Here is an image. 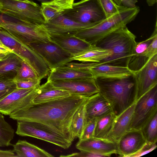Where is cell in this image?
<instances>
[{"label":"cell","mask_w":157,"mask_h":157,"mask_svg":"<svg viewBox=\"0 0 157 157\" xmlns=\"http://www.w3.org/2000/svg\"><path fill=\"white\" fill-rule=\"evenodd\" d=\"M88 97L71 94L46 102H32L9 116L16 121L31 122L72 142L76 138L71 128L73 117Z\"/></svg>","instance_id":"cell-1"},{"label":"cell","mask_w":157,"mask_h":157,"mask_svg":"<svg viewBox=\"0 0 157 157\" xmlns=\"http://www.w3.org/2000/svg\"><path fill=\"white\" fill-rule=\"evenodd\" d=\"M94 79L99 93L108 102L116 117L136 101L137 85L134 73L122 77H98Z\"/></svg>","instance_id":"cell-2"},{"label":"cell","mask_w":157,"mask_h":157,"mask_svg":"<svg viewBox=\"0 0 157 157\" xmlns=\"http://www.w3.org/2000/svg\"><path fill=\"white\" fill-rule=\"evenodd\" d=\"M136 38L126 26L108 34L95 45L111 51L112 54L98 63L128 67L137 43Z\"/></svg>","instance_id":"cell-3"},{"label":"cell","mask_w":157,"mask_h":157,"mask_svg":"<svg viewBox=\"0 0 157 157\" xmlns=\"http://www.w3.org/2000/svg\"><path fill=\"white\" fill-rule=\"evenodd\" d=\"M140 10L136 6L133 8H125L116 14L106 18L98 24L82 29L74 34L91 45H94L105 36L133 21Z\"/></svg>","instance_id":"cell-4"},{"label":"cell","mask_w":157,"mask_h":157,"mask_svg":"<svg viewBox=\"0 0 157 157\" xmlns=\"http://www.w3.org/2000/svg\"><path fill=\"white\" fill-rule=\"evenodd\" d=\"M0 27L21 42L29 45L38 42H52L44 24H29L5 18L2 15Z\"/></svg>","instance_id":"cell-5"},{"label":"cell","mask_w":157,"mask_h":157,"mask_svg":"<svg viewBox=\"0 0 157 157\" xmlns=\"http://www.w3.org/2000/svg\"><path fill=\"white\" fill-rule=\"evenodd\" d=\"M0 13L16 20L29 23L44 24L41 6L29 0H0Z\"/></svg>","instance_id":"cell-6"},{"label":"cell","mask_w":157,"mask_h":157,"mask_svg":"<svg viewBox=\"0 0 157 157\" xmlns=\"http://www.w3.org/2000/svg\"><path fill=\"white\" fill-rule=\"evenodd\" d=\"M67 17L92 27L107 18L98 0H82L63 12Z\"/></svg>","instance_id":"cell-7"},{"label":"cell","mask_w":157,"mask_h":157,"mask_svg":"<svg viewBox=\"0 0 157 157\" xmlns=\"http://www.w3.org/2000/svg\"><path fill=\"white\" fill-rule=\"evenodd\" d=\"M157 112V84L136 101L128 131L141 130Z\"/></svg>","instance_id":"cell-8"},{"label":"cell","mask_w":157,"mask_h":157,"mask_svg":"<svg viewBox=\"0 0 157 157\" xmlns=\"http://www.w3.org/2000/svg\"><path fill=\"white\" fill-rule=\"evenodd\" d=\"M16 133L22 136H30L53 144L64 149L68 148L72 142L62 136L41 128L31 122L17 121Z\"/></svg>","instance_id":"cell-9"},{"label":"cell","mask_w":157,"mask_h":157,"mask_svg":"<svg viewBox=\"0 0 157 157\" xmlns=\"http://www.w3.org/2000/svg\"><path fill=\"white\" fill-rule=\"evenodd\" d=\"M29 45L43 59L50 70L72 61V56L52 41L36 42Z\"/></svg>","instance_id":"cell-10"},{"label":"cell","mask_w":157,"mask_h":157,"mask_svg":"<svg viewBox=\"0 0 157 157\" xmlns=\"http://www.w3.org/2000/svg\"><path fill=\"white\" fill-rule=\"evenodd\" d=\"M50 82L55 87L67 91L71 94L89 97L99 91L93 77L58 80Z\"/></svg>","instance_id":"cell-11"},{"label":"cell","mask_w":157,"mask_h":157,"mask_svg":"<svg viewBox=\"0 0 157 157\" xmlns=\"http://www.w3.org/2000/svg\"><path fill=\"white\" fill-rule=\"evenodd\" d=\"M38 88H17L0 101V113L9 115L25 107L32 102L37 93Z\"/></svg>","instance_id":"cell-12"},{"label":"cell","mask_w":157,"mask_h":157,"mask_svg":"<svg viewBox=\"0 0 157 157\" xmlns=\"http://www.w3.org/2000/svg\"><path fill=\"white\" fill-rule=\"evenodd\" d=\"M134 73L137 85V100L157 84V54L153 56L140 69Z\"/></svg>","instance_id":"cell-13"},{"label":"cell","mask_w":157,"mask_h":157,"mask_svg":"<svg viewBox=\"0 0 157 157\" xmlns=\"http://www.w3.org/2000/svg\"><path fill=\"white\" fill-rule=\"evenodd\" d=\"M75 147L80 151L92 152L102 155L104 157L110 156L113 154L119 155L117 143L107 139L93 137L80 139Z\"/></svg>","instance_id":"cell-14"},{"label":"cell","mask_w":157,"mask_h":157,"mask_svg":"<svg viewBox=\"0 0 157 157\" xmlns=\"http://www.w3.org/2000/svg\"><path fill=\"white\" fill-rule=\"evenodd\" d=\"M146 142L141 130L127 131L117 142L120 156L130 157L140 150Z\"/></svg>","instance_id":"cell-15"},{"label":"cell","mask_w":157,"mask_h":157,"mask_svg":"<svg viewBox=\"0 0 157 157\" xmlns=\"http://www.w3.org/2000/svg\"><path fill=\"white\" fill-rule=\"evenodd\" d=\"M50 34H74L82 29L91 27L72 20L65 16L63 13L49 22L44 24Z\"/></svg>","instance_id":"cell-16"},{"label":"cell","mask_w":157,"mask_h":157,"mask_svg":"<svg viewBox=\"0 0 157 157\" xmlns=\"http://www.w3.org/2000/svg\"><path fill=\"white\" fill-rule=\"evenodd\" d=\"M52 41L56 43L72 56L89 48L92 45L72 34H50Z\"/></svg>","instance_id":"cell-17"},{"label":"cell","mask_w":157,"mask_h":157,"mask_svg":"<svg viewBox=\"0 0 157 157\" xmlns=\"http://www.w3.org/2000/svg\"><path fill=\"white\" fill-rule=\"evenodd\" d=\"M85 105L86 122L112 113L109 103L99 92L88 97Z\"/></svg>","instance_id":"cell-18"},{"label":"cell","mask_w":157,"mask_h":157,"mask_svg":"<svg viewBox=\"0 0 157 157\" xmlns=\"http://www.w3.org/2000/svg\"><path fill=\"white\" fill-rule=\"evenodd\" d=\"M136 102L116 117L112 128L106 139L117 142L121 137L128 131Z\"/></svg>","instance_id":"cell-19"},{"label":"cell","mask_w":157,"mask_h":157,"mask_svg":"<svg viewBox=\"0 0 157 157\" xmlns=\"http://www.w3.org/2000/svg\"><path fill=\"white\" fill-rule=\"evenodd\" d=\"M88 70L95 79L98 77L119 78L125 77L134 73L128 67L98 62L90 67Z\"/></svg>","instance_id":"cell-20"},{"label":"cell","mask_w":157,"mask_h":157,"mask_svg":"<svg viewBox=\"0 0 157 157\" xmlns=\"http://www.w3.org/2000/svg\"><path fill=\"white\" fill-rule=\"evenodd\" d=\"M71 95L68 92L54 87L47 81L37 89L36 94L32 100L33 104L39 103L68 97Z\"/></svg>","instance_id":"cell-21"},{"label":"cell","mask_w":157,"mask_h":157,"mask_svg":"<svg viewBox=\"0 0 157 157\" xmlns=\"http://www.w3.org/2000/svg\"><path fill=\"white\" fill-rule=\"evenodd\" d=\"M87 77L93 78L89 70L71 68L63 66L51 69L47 81L52 82L58 80Z\"/></svg>","instance_id":"cell-22"},{"label":"cell","mask_w":157,"mask_h":157,"mask_svg":"<svg viewBox=\"0 0 157 157\" xmlns=\"http://www.w3.org/2000/svg\"><path fill=\"white\" fill-rule=\"evenodd\" d=\"M112 52L94 45H92L88 49L72 56V61L77 60L82 63L99 62L110 56Z\"/></svg>","instance_id":"cell-23"},{"label":"cell","mask_w":157,"mask_h":157,"mask_svg":"<svg viewBox=\"0 0 157 157\" xmlns=\"http://www.w3.org/2000/svg\"><path fill=\"white\" fill-rule=\"evenodd\" d=\"M13 147V151L18 157H52L54 156L25 140H19Z\"/></svg>","instance_id":"cell-24"},{"label":"cell","mask_w":157,"mask_h":157,"mask_svg":"<svg viewBox=\"0 0 157 157\" xmlns=\"http://www.w3.org/2000/svg\"><path fill=\"white\" fill-rule=\"evenodd\" d=\"M23 60L14 52L6 54L0 60V76L13 78Z\"/></svg>","instance_id":"cell-25"},{"label":"cell","mask_w":157,"mask_h":157,"mask_svg":"<svg viewBox=\"0 0 157 157\" xmlns=\"http://www.w3.org/2000/svg\"><path fill=\"white\" fill-rule=\"evenodd\" d=\"M116 116L111 113L97 119L94 137L106 139L113 126Z\"/></svg>","instance_id":"cell-26"},{"label":"cell","mask_w":157,"mask_h":157,"mask_svg":"<svg viewBox=\"0 0 157 157\" xmlns=\"http://www.w3.org/2000/svg\"><path fill=\"white\" fill-rule=\"evenodd\" d=\"M85 102L75 112L71 122L72 131L76 137H78L79 139L81 136L86 122L85 105Z\"/></svg>","instance_id":"cell-27"},{"label":"cell","mask_w":157,"mask_h":157,"mask_svg":"<svg viewBox=\"0 0 157 157\" xmlns=\"http://www.w3.org/2000/svg\"><path fill=\"white\" fill-rule=\"evenodd\" d=\"M14 132V129L0 113V147L11 145V141L13 139Z\"/></svg>","instance_id":"cell-28"},{"label":"cell","mask_w":157,"mask_h":157,"mask_svg":"<svg viewBox=\"0 0 157 157\" xmlns=\"http://www.w3.org/2000/svg\"><path fill=\"white\" fill-rule=\"evenodd\" d=\"M146 141L153 143L157 141V112L140 130Z\"/></svg>","instance_id":"cell-29"},{"label":"cell","mask_w":157,"mask_h":157,"mask_svg":"<svg viewBox=\"0 0 157 157\" xmlns=\"http://www.w3.org/2000/svg\"><path fill=\"white\" fill-rule=\"evenodd\" d=\"M13 79L15 82L40 79L36 72L23 61Z\"/></svg>","instance_id":"cell-30"},{"label":"cell","mask_w":157,"mask_h":157,"mask_svg":"<svg viewBox=\"0 0 157 157\" xmlns=\"http://www.w3.org/2000/svg\"><path fill=\"white\" fill-rule=\"evenodd\" d=\"M17 89L13 78L0 76V101Z\"/></svg>","instance_id":"cell-31"},{"label":"cell","mask_w":157,"mask_h":157,"mask_svg":"<svg viewBox=\"0 0 157 157\" xmlns=\"http://www.w3.org/2000/svg\"><path fill=\"white\" fill-rule=\"evenodd\" d=\"M41 6L44 23H47L56 17L62 14L64 12L45 3H41Z\"/></svg>","instance_id":"cell-32"},{"label":"cell","mask_w":157,"mask_h":157,"mask_svg":"<svg viewBox=\"0 0 157 157\" xmlns=\"http://www.w3.org/2000/svg\"><path fill=\"white\" fill-rule=\"evenodd\" d=\"M107 18L126 8L117 5L113 0H98Z\"/></svg>","instance_id":"cell-33"},{"label":"cell","mask_w":157,"mask_h":157,"mask_svg":"<svg viewBox=\"0 0 157 157\" xmlns=\"http://www.w3.org/2000/svg\"><path fill=\"white\" fill-rule=\"evenodd\" d=\"M97 119L94 118L86 122L79 140L86 139L94 137Z\"/></svg>","instance_id":"cell-34"},{"label":"cell","mask_w":157,"mask_h":157,"mask_svg":"<svg viewBox=\"0 0 157 157\" xmlns=\"http://www.w3.org/2000/svg\"><path fill=\"white\" fill-rule=\"evenodd\" d=\"M74 0H52L45 2L63 11L72 8Z\"/></svg>","instance_id":"cell-35"},{"label":"cell","mask_w":157,"mask_h":157,"mask_svg":"<svg viewBox=\"0 0 157 157\" xmlns=\"http://www.w3.org/2000/svg\"><path fill=\"white\" fill-rule=\"evenodd\" d=\"M15 82L17 89H35L40 86L41 80L38 79Z\"/></svg>","instance_id":"cell-36"},{"label":"cell","mask_w":157,"mask_h":157,"mask_svg":"<svg viewBox=\"0 0 157 157\" xmlns=\"http://www.w3.org/2000/svg\"><path fill=\"white\" fill-rule=\"evenodd\" d=\"M157 147L156 143H153L146 142L144 146L136 153L130 157H140L147 154L155 149Z\"/></svg>","instance_id":"cell-37"},{"label":"cell","mask_w":157,"mask_h":157,"mask_svg":"<svg viewBox=\"0 0 157 157\" xmlns=\"http://www.w3.org/2000/svg\"><path fill=\"white\" fill-rule=\"evenodd\" d=\"M144 53L149 58L157 54V36H155L152 42L144 52Z\"/></svg>","instance_id":"cell-38"},{"label":"cell","mask_w":157,"mask_h":157,"mask_svg":"<svg viewBox=\"0 0 157 157\" xmlns=\"http://www.w3.org/2000/svg\"><path fill=\"white\" fill-rule=\"evenodd\" d=\"M79 152L67 155H61L64 157H104L102 155L87 151H81Z\"/></svg>","instance_id":"cell-39"},{"label":"cell","mask_w":157,"mask_h":157,"mask_svg":"<svg viewBox=\"0 0 157 157\" xmlns=\"http://www.w3.org/2000/svg\"><path fill=\"white\" fill-rule=\"evenodd\" d=\"M13 150H2L0 149V157H16Z\"/></svg>","instance_id":"cell-40"},{"label":"cell","mask_w":157,"mask_h":157,"mask_svg":"<svg viewBox=\"0 0 157 157\" xmlns=\"http://www.w3.org/2000/svg\"><path fill=\"white\" fill-rule=\"evenodd\" d=\"M13 52L3 44H0V54L6 55Z\"/></svg>","instance_id":"cell-41"},{"label":"cell","mask_w":157,"mask_h":157,"mask_svg":"<svg viewBox=\"0 0 157 157\" xmlns=\"http://www.w3.org/2000/svg\"><path fill=\"white\" fill-rule=\"evenodd\" d=\"M149 6H152L155 5L157 2V0H145Z\"/></svg>","instance_id":"cell-42"},{"label":"cell","mask_w":157,"mask_h":157,"mask_svg":"<svg viewBox=\"0 0 157 157\" xmlns=\"http://www.w3.org/2000/svg\"><path fill=\"white\" fill-rule=\"evenodd\" d=\"M39 2H41V3H45L49 2L51 1L52 0H36Z\"/></svg>","instance_id":"cell-43"},{"label":"cell","mask_w":157,"mask_h":157,"mask_svg":"<svg viewBox=\"0 0 157 157\" xmlns=\"http://www.w3.org/2000/svg\"><path fill=\"white\" fill-rule=\"evenodd\" d=\"M5 55L0 54V60H1L3 57L5 56Z\"/></svg>","instance_id":"cell-44"},{"label":"cell","mask_w":157,"mask_h":157,"mask_svg":"<svg viewBox=\"0 0 157 157\" xmlns=\"http://www.w3.org/2000/svg\"><path fill=\"white\" fill-rule=\"evenodd\" d=\"M18 0V1H25V2H27L29 1V0Z\"/></svg>","instance_id":"cell-45"},{"label":"cell","mask_w":157,"mask_h":157,"mask_svg":"<svg viewBox=\"0 0 157 157\" xmlns=\"http://www.w3.org/2000/svg\"><path fill=\"white\" fill-rule=\"evenodd\" d=\"M1 18H2V15H0V22H1Z\"/></svg>","instance_id":"cell-46"},{"label":"cell","mask_w":157,"mask_h":157,"mask_svg":"<svg viewBox=\"0 0 157 157\" xmlns=\"http://www.w3.org/2000/svg\"><path fill=\"white\" fill-rule=\"evenodd\" d=\"M0 44H3L0 40Z\"/></svg>","instance_id":"cell-47"},{"label":"cell","mask_w":157,"mask_h":157,"mask_svg":"<svg viewBox=\"0 0 157 157\" xmlns=\"http://www.w3.org/2000/svg\"></svg>","instance_id":"cell-48"}]
</instances>
